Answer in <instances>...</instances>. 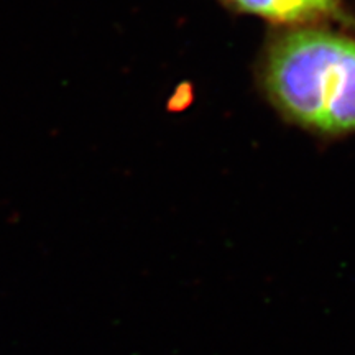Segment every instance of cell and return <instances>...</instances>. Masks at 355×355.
Returning a JSON list of instances; mask_svg holds the SVG:
<instances>
[{
    "instance_id": "2",
    "label": "cell",
    "mask_w": 355,
    "mask_h": 355,
    "mask_svg": "<svg viewBox=\"0 0 355 355\" xmlns=\"http://www.w3.org/2000/svg\"><path fill=\"white\" fill-rule=\"evenodd\" d=\"M241 12L277 24H306L339 13L337 0H225Z\"/></svg>"
},
{
    "instance_id": "1",
    "label": "cell",
    "mask_w": 355,
    "mask_h": 355,
    "mask_svg": "<svg viewBox=\"0 0 355 355\" xmlns=\"http://www.w3.org/2000/svg\"><path fill=\"white\" fill-rule=\"evenodd\" d=\"M263 83L273 104L301 127L355 132V38L322 28L288 32L270 46Z\"/></svg>"
}]
</instances>
